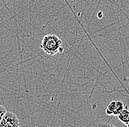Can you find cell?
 <instances>
[{
	"label": "cell",
	"mask_w": 129,
	"mask_h": 127,
	"mask_svg": "<svg viewBox=\"0 0 129 127\" xmlns=\"http://www.w3.org/2000/svg\"><path fill=\"white\" fill-rule=\"evenodd\" d=\"M117 118L127 127H129V109L127 107H125V108L117 115Z\"/></svg>",
	"instance_id": "obj_4"
},
{
	"label": "cell",
	"mask_w": 129,
	"mask_h": 127,
	"mask_svg": "<svg viewBox=\"0 0 129 127\" xmlns=\"http://www.w3.org/2000/svg\"><path fill=\"white\" fill-rule=\"evenodd\" d=\"M0 127H20V121L15 113L6 112L0 122Z\"/></svg>",
	"instance_id": "obj_2"
},
{
	"label": "cell",
	"mask_w": 129,
	"mask_h": 127,
	"mask_svg": "<svg viewBox=\"0 0 129 127\" xmlns=\"http://www.w3.org/2000/svg\"><path fill=\"white\" fill-rule=\"evenodd\" d=\"M98 14H99V16H99V18H101V17H102V12H100Z\"/></svg>",
	"instance_id": "obj_7"
},
{
	"label": "cell",
	"mask_w": 129,
	"mask_h": 127,
	"mask_svg": "<svg viewBox=\"0 0 129 127\" xmlns=\"http://www.w3.org/2000/svg\"><path fill=\"white\" fill-rule=\"evenodd\" d=\"M40 47L48 56H55L58 53H62L64 51L62 40L54 34L45 35Z\"/></svg>",
	"instance_id": "obj_1"
},
{
	"label": "cell",
	"mask_w": 129,
	"mask_h": 127,
	"mask_svg": "<svg viewBox=\"0 0 129 127\" xmlns=\"http://www.w3.org/2000/svg\"><path fill=\"white\" fill-rule=\"evenodd\" d=\"M6 112H7V110H6L5 107L4 106H2V105L0 104V122H1V120H2L3 116H4V115L5 114Z\"/></svg>",
	"instance_id": "obj_6"
},
{
	"label": "cell",
	"mask_w": 129,
	"mask_h": 127,
	"mask_svg": "<svg viewBox=\"0 0 129 127\" xmlns=\"http://www.w3.org/2000/svg\"><path fill=\"white\" fill-rule=\"evenodd\" d=\"M125 108V104L121 100H112L108 104L106 113L107 115L117 116V115Z\"/></svg>",
	"instance_id": "obj_3"
},
{
	"label": "cell",
	"mask_w": 129,
	"mask_h": 127,
	"mask_svg": "<svg viewBox=\"0 0 129 127\" xmlns=\"http://www.w3.org/2000/svg\"><path fill=\"white\" fill-rule=\"evenodd\" d=\"M96 127H117L115 126L113 124H110L108 123H105V122H100L97 124Z\"/></svg>",
	"instance_id": "obj_5"
}]
</instances>
